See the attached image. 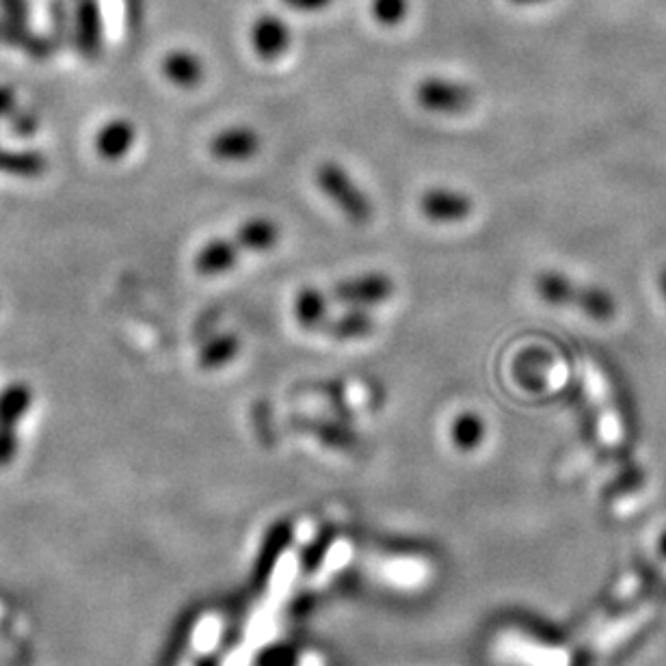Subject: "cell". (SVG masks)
I'll return each mask as SVG.
<instances>
[{"label": "cell", "mask_w": 666, "mask_h": 666, "mask_svg": "<svg viewBox=\"0 0 666 666\" xmlns=\"http://www.w3.org/2000/svg\"><path fill=\"white\" fill-rule=\"evenodd\" d=\"M284 236V227L268 214H256L238 223L227 236L206 241L193 256V270L200 277L217 279L241 265L245 256L273 252Z\"/></svg>", "instance_id": "cell-1"}, {"label": "cell", "mask_w": 666, "mask_h": 666, "mask_svg": "<svg viewBox=\"0 0 666 666\" xmlns=\"http://www.w3.org/2000/svg\"><path fill=\"white\" fill-rule=\"evenodd\" d=\"M249 44L256 57L265 64H275L286 57L292 46V31L288 22L275 13H263L249 29Z\"/></svg>", "instance_id": "cell-8"}, {"label": "cell", "mask_w": 666, "mask_h": 666, "mask_svg": "<svg viewBox=\"0 0 666 666\" xmlns=\"http://www.w3.org/2000/svg\"><path fill=\"white\" fill-rule=\"evenodd\" d=\"M18 453L15 431L9 426H0V466L9 464Z\"/></svg>", "instance_id": "cell-23"}, {"label": "cell", "mask_w": 666, "mask_h": 666, "mask_svg": "<svg viewBox=\"0 0 666 666\" xmlns=\"http://www.w3.org/2000/svg\"><path fill=\"white\" fill-rule=\"evenodd\" d=\"M136 126L129 118L109 120L96 134V152L107 163H120L133 152Z\"/></svg>", "instance_id": "cell-12"}, {"label": "cell", "mask_w": 666, "mask_h": 666, "mask_svg": "<svg viewBox=\"0 0 666 666\" xmlns=\"http://www.w3.org/2000/svg\"><path fill=\"white\" fill-rule=\"evenodd\" d=\"M314 182L346 221L368 225L375 219V201L342 163L323 160L314 171Z\"/></svg>", "instance_id": "cell-2"}, {"label": "cell", "mask_w": 666, "mask_h": 666, "mask_svg": "<svg viewBox=\"0 0 666 666\" xmlns=\"http://www.w3.org/2000/svg\"><path fill=\"white\" fill-rule=\"evenodd\" d=\"M0 9L7 20L13 22H29V2L26 0H0Z\"/></svg>", "instance_id": "cell-24"}, {"label": "cell", "mask_w": 666, "mask_h": 666, "mask_svg": "<svg viewBox=\"0 0 666 666\" xmlns=\"http://www.w3.org/2000/svg\"><path fill=\"white\" fill-rule=\"evenodd\" d=\"M51 20H53V40L62 46L67 37H71V11L67 9L66 0H53L51 4Z\"/></svg>", "instance_id": "cell-21"}, {"label": "cell", "mask_w": 666, "mask_h": 666, "mask_svg": "<svg viewBox=\"0 0 666 666\" xmlns=\"http://www.w3.org/2000/svg\"><path fill=\"white\" fill-rule=\"evenodd\" d=\"M658 288H661V295H663V299H665L666 303V267L661 270V275H658Z\"/></svg>", "instance_id": "cell-27"}, {"label": "cell", "mask_w": 666, "mask_h": 666, "mask_svg": "<svg viewBox=\"0 0 666 666\" xmlns=\"http://www.w3.org/2000/svg\"><path fill=\"white\" fill-rule=\"evenodd\" d=\"M163 76L178 89L193 91L203 85L208 76V67L200 53L191 48H174L160 62Z\"/></svg>", "instance_id": "cell-10"}, {"label": "cell", "mask_w": 666, "mask_h": 666, "mask_svg": "<svg viewBox=\"0 0 666 666\" xmlns=\"http://www.w3.org/2000/svg\"><path fill=\"white\" fill-rule=\"evenodd\" d=\"M576 310L596 323H608L617 314V301L606 288L596 284H582Z\"/></svg>", "instance_id": "cell-18"}, {"label": "cell", "mask_w": 666, "mask_h": 666, "mask_svg": "<svg viewBox=\"0 0 666 666\" xmlns=\"http://www.w3.org/2000/svg\"><path fill=\"white\" fill-rule=\"evenodd\" d=\"M71 42L82 59H100L104 48V29L98 0H76L71 11Z\"/></svg>", "instance_id": "cell-7"}, {"label": "cell", "mask_w": 666, "mask_h": 666, "mask_svg": "<svg viewBox=\"0 0 666 666\" xmlns=\"http://www.w3.org/2000/svg\"><path fill=\"white\" fill-rule=\"evenodd\" d=\"M485 433H487V424L482 415L471 409L459 411L451 422V442L464 453L478 448L485 440Z\"/></svg>", "instance_id": "cell-17"}, {"label": "cell", "mask_w": 666, "mask_h": 666, "mask_svg": "<svg viewBox=\"0 0 666 666\" xmlns=\"http://www.w3.org/2000/svg\"><path fill=\"white\" fill-rule=\"evenodd\" d=\"M48 169V158L33 149H0V174L13 178H40Z\"/></svg>", "instance_id": "cell-16"}, {"label": "cell", "mask_w": 666, "mask_h": 666, "mask_svg": "<svg viewBox=\"0 0 666 666\" xmlns=\"http://www.w3.org/2000/svg\"><path fill=\"white\" fill-rule=\"evenodd\" d=\"M265 147L263 133L252 124H230L212 134L206 143L210 158L223 165L252 163Z\"/></svg>", "instance_id": "cell-5"}, {"label": "cell", "mask_w": 666, "mask_h": 666, "mask_svg": "<svg viewBox=\"0 0 666 666\" xmlns=\"http://www.w3.org/2000/svg\"><path fill=\"white\" fill-rule=\"evenodd\" d=\"M33 390L24 384H11L0 392V426L13 429L31 409Z\"/></svg>", "instance_id": "cell-19"}, {"label": "cell", "mask_w": 666, "mask_h": 666, "mask_svg": "<svg viewBox=\"0 0 666 666\" xmlns=\"http://www.w3.org/2000/svg\"><path fill=\"white\" fill-rule=\"evenodd\" d=\"M373 18L386 29L400 26L409 15V0H373Z\"/></svg>", "instance_id": "cell-20"}, {"label": "cell", "mask_w": 666, "mask_h": 666, "mask_svg": "<svg viewBox=\"0 0 666 666\" xmlns=\"http://www.w3.org/2000/svg\"><path fill=\"white\" fill-rule=\"evenodd\" d=\"M375 330H377V319L370 314V310L344 308L340 312H332L328 325L321 333L335 342H359L370 337Z\"/></svg>", "instance_id": "cell-13"}, {"label": "cell", "mask_w": 666, "mask_h": 666, "mask_svg": "<svg viewBox=\"0 0 666 666\" xmlns=\"http://www.w3.org/2000/svg\"><path fill=\"white\" fill-rule=\"evenodd\" d=\"M511 2L518 4V7H533V4H541L545 0H511Z\"/></svg>", "instance_id": "cell-28"}, {"label": "cell", "mask_w": 666, "mask_h": 666, "mask_svg": "<svg viewBox=\"0 0 666 666\" xmlns=\"http://www.w3.org/2000/svg\"><path fill=\"white\" fill-rule=\"evenodd\" d=\"M332 299L328 290L317 286H301L292 297V319L308 333H321L332 317Z\"/></svg>", "instance_id": "cell-9"}, {"label": "cell", "mask_w": 666, "mask_h": 666, "mask_svg": "<svg viewBox=\"0 0 666 666\" xmlns=\"http://www.w3.org/2000/svg\"><path fill=\"white\" fill-rule=\"evenodd\" d=\"M18 111V96L11 87L0 85V120L11 118Z\"/></svg>", "instance_id": "cell-25"}, {"label": "cell", "mask_w": 666, "mask_h": 666, "mask_svg": "<svg viewBox=\"0 0 666 666\" xmlns=\"http://www.w3.org/2000/svg\"><path fill=\"white\" fill-rule=\"evenodd\" d=\"M328 295L333 306L370 310L397 295V281L386 270H362L335 281Z\"/></svg>", "instance_id": "cell-4"}, {"label": "cell", "mask_w": 666, "mask_h": 666, "mask_svg": "<svg viewBox=\"0 0 666 666\" xmlns=\"http://www.w3.org/2000/svg\"><path fill=\"white\" fill-rule=\"evenodd\" d=\"M333 0H284L286 7L295 9V11H301V13H317V11H323L332 4Z\"/></svg>", "instance_id": "cell-26"}, {"label": "cell", "mask_w": 666, "mask_h": 666, "mask_svg": "<svg viewBox=\"0 0 666 666\" xmlns=\"http://www.w3.org/2000/svg\"><path fill=\"white\" fill-rule=\"evenodd\" d=\"M243 351V340L236 332H221L208 337L198 351V366L203 373L230 368Z\"/></svg>", "instance_id": "cell-15"}, {"label": "cell", "mask_w": 666, "mask_h": 666, "mask_svg": "<svg viewBox=\"0 0 666 666\" xmlns=\"http://www.w3.org/2000/svg\"><path fill=\"white\" fill-rule=\"evenodd\" d=\"M533 288L536 297L552 308H576L582 284L563 270L545 268L534 275Z\"/></svg>", "instance_id": "cell-11"}, {"label": "cell", "mask_w": 666, "mask_h": 666, "mask_svg": "<svg viewBox=\"0 0 666 666\" xmlns=\"http://www.w3.org/2000/svg\"><path fill=\"white\" fill-rule=\"evenodd\" d=\"M413 100L422 111L431 115L457 118L471 111L476 102V91L466 80L431 74L413 85Z\"/></svg>", "instance_id": "cell-3"}, {"label": "cell", "mask_w": 666, "mask_h": 666, "mask_svg": "<svg viewBox=\"0 0 666 666\" xmlns=\"http://www.w3.org/2000/svg\"><path fill=\"white\" fill-rule=\"evenodd\" d=\"M9 120H11V133L15 136H33L40 131V118L35 111L18 109Z\"/></svg>", "instance_id": "cell-22"}, {"label": "cell", "mask_w": 666, "mask_h": 666, "mask_svg": "<svg viewBox=\"0 0 666 666\" xmlns=\"http://www.w3.org/2000/svg\"><path fill=\"white\" fill-rule=\"evenodd\" d=\"M474 200L464 189L431 185L418 198L420 214L435 225H459L474 214Z\"/></svg>", "instance_id": "cell-6"}, {"label": "cell", "mask_w": 666, "mask_h": 666, "mask_svg": "<svg viewBox=\"0 0 666 666\" xmlns=\"http://www.w3.org/2000/svg\"><path fill=\"white\" fill-rule=\"evenodd\" d=\"M0 42L11 46V48L24 51L35 62H46L57 51V44H55L53 37L35 35L33 31H29L26 24L7 20L4 15L0 18Z\"/></svg>", "instance_id": "cell-14"}]
</instances>
